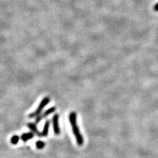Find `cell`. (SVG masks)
I'll return each mask as SVG.
<instances>
[{"instance_id": "obj_1", "label": "cell", "mask_w": 158, "mask_h": 158, "mask_svg": "<svg viewBox=\"0 0 158 158\" xmlns=\"http://www.w3.org/2000/svg\"><path fill=\"white\" fill-rule=\"evenodd\" d=\"M69 121H70L73 132L75 136L77 144L78 146H82L84 144V139L77 125V113L75 112H71L70 113V115H69Z\"/></svg>"}, {"instance_id": "obj_2", "label": "cell", "mask_w": 158, "mask_h": 158, "mask_svg": "<svg viewBox=\"0 0 158 158\" xmlns=\"http://www.w3.org/2000/svg\"><path fill=\"white\" fill-rule=\"evenodd\" d=\"M49 100H50V99L48 97H46L44 98L43 100L41 101L40 103L39 106L38 107V108L36 110V111L31 113V114L29 115L28 117L29 118H34V117H37L40 114L41 112L42 111V110H44V108L45 107V106L49 103Z\"/></svg>"}, {"instance_id": "obj_3", "label": "cell", "mask_w": 158, "mask_h": 158, "mask_svg": "<svg viewBox=\"0 0 158 158\" xmlns=\"http://www.w3.org/2000/svg\"><path fill=\"white\" fill-rule=\"evenodd\" d=\"M56 110V107H52L51 108L48 109V110L47 111H46L45 112H44L42 114L39 115L36 118V121H35L36 124H38V123L40 122L43 119V118H46L49 115H50V114H52V113H53V112H55Z\"/></svg>"}, {"instance_id": "obj_4", "label": "cell", "mask_w": 158, "mask_h": 158, "mask_svg": "<svg viewBox=\"0 0 158 158\" xmlns=\"http://www.w3.org/2000/svg\"><path fill=\"white\" fill-rule=\"evenodd\" d=\"M52 123L53 127V131L55 135H60V128L59 125V115L56 114L52 118Z\"/></svg>"}, {"instance_id": "obj_5", "label": "cell", "mask_w": 158, "mask_h": 158, "mask_svg": "<svg viewBox=\"0 0 158 158\" xmlns=\"http://www.w3.org/2000/svg\"><path fill=\"white\" fill-rule=\"evenodd\" d=\"M49 125H50V122L49 120L46 121L44 125L43 131L40 133V137H46L49 134Z\"/></svg>"}, {"instance_id": "obj_6", "label": "cell", "mask_w": 158, "mask_h": 158, "mask_svg": "<svg viewBox=\"0 0 158 158\" xmlns=\"http://www.w3.org/2000/svg\"><path fill=\"white\" fill-rule=\"evenodd\" d=\"M27 127H28L29 129L31 130L33 133H35L36 135H38V136L40 137V133H41V132H39L36 124H34V123H28V124H27Z\"/></svg>"}, {"instance_id": "obj_7", "label": "cell", "mask_w": 158, "mask_h": 158, "mask_svg": "<svg viewBox=\"0 0 158 158\" xmlns=\"http://www.w3.org/2000/svg\"><path fill=\"white\" fill-rule=\"evenodd\" d=\"M34 136V133L32 132H28V133H24V134L22 135L21 136V139L24 142H27L29 140L32 139Z\"/></svg>"}, {"instance_id": "obj_8", "label": "cell", "mask_w": 158, "mask_h": 158, "mask_svg": "<svg viewBox=\"0 0 158 158\" xmlns=\"http://www.w3.org/2000/svg\"><path fill=\"white\" fill-rule=\"evenodd\" d=\"M44 146H45V143H44L43 141L38 140L36 142V147L37 149H39V150L43 149Z\"/></svg>"}, {"instance_id": "obj_9", "label": "cell", "mask_w": 158, "mask_h": 158, "mask_svg": "<svg viewBox=\"0 0 158 158\" xmlns=\"http://www.w3.org/2000/svg\"><path fill=\"white\" fill-rule=\"evenodd\" d=\"M19 137L17 135H14L11 138V143L12 144H14V145L17 144L19 142Z\"/></svg>"}, {"instance_id": "obj_10", "label": "cell", "mask_w": 158, "mask_h": 158, "mask_svg": "<svg viewBox=\"0 0 158 158\" xmlns=\"http://www.w3.org/2000/svg\"><path fill=\"white\" fill-rule=\"evenodd\" d=\"M154 10L155 11H158V3H156L155 6H154Z\"/></svg>"}]
</instances>
